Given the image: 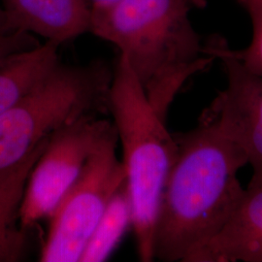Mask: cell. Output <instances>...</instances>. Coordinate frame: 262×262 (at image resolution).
Here are the masks:
<instances>
[{
	"mask_svg": "<svg viewBox=\"0 0 262 262\" xmlns=\"http://www.w3.org/2000/svg\"><path fill=\"white\" fill-rule=\"evenodd\" d=\"M173 135L177 154L159 203L154 257L186 262L242 199L246 188L237 174L248 159L204 111L194 128Z\"/></svg>",
	"mask_w": 262,
	"mask_h": 262,
	"instance_id": "1",
	"label": "cell"
},
{
	"mask_svg": "<svg viewBox=\"0 0 262 262\" xmlns=\"http://www.w3.org/2000/svg\"><path fill=\"white\" fill-rule=\"evenodd\" d=\"M89 115L57 131L32 169L19 211V224L29 229L51 219L67 192L104 144L118 135L114 123Z\"/></svg>",
	"mask_w": 262,
	"mask_h": 262,
	"instance_id": "5",
	"label": "cell"
},
{
	"mask_svg": "<svg viewBox=\"0 0 262 262\" xmlns=\"http://www.w3.org/2000/svg\"><path fill=\"white\" fill-rule=\"evenodd\" d=\"M4 27H5V13L2 6L0 5V32H4Z\"/></svg>",
	"mask_w": 262,
	"mask_h": 262,
	"instance_id": "16",
	"label": "cell"
},
{
	"mask_svg": "<svg viewBox=\"0 0 262 262\" xmlns=\"http://www.w3.org/2000/svg\"><path fill=\"white\" fill-rule=\"evenodd\" d=\"M5 13L4 32L35 33L63 44L90 32L89 0H0Z\"/></svg>",
	"mask_w": 262,
	"mask_h": 262,
	"instance_id": "8",
	"label": "cell"
},
{
	"mask_svg": "<svg viewBox=\"0 0 262 262\" xmlns=\"http://www.w3.org/2000/svg\"><path fill=\"white\" fill-rule=\"evenodd\" d=\"M92 4V6H101V5H108L112 4L120 0H89Z\"/></svg>",
	"mask_w": 262,
	"mask_h": 262,
	"instance_id": "15",
	"label": "cell"
},
{
	"mask_svg": "<svg viewBox=\"0 0 262 262\" xmlns=\"http://www.w3.org/2000/svg\"><path fill=\"white\" fill-rule=\"evenodd\" d=\"M49 141L16 166L0 173V262L19 261L28 250V229L19 224V207L28 177Z\"/></svg>",
	"mask_w": 262,
	"mask_h": 262,
	"instance_id": "10",
	"label": "cell"
},
{
	"mask_svg": "<svg viewBox=\"0 0 262 262\" xmlns=\"http://www.w3.org/2000/svg\"><path fill=\"white\" fill-rule=\"evenodd\" d=\"M262 262V186L248 187L225 225L186 262Z\"/></svg>",
	"mask_w": 262,
	"mask_h": 262,
	"instance_id": "9",
	"label": "cell"
},
{
	"mask_svg": "<svg viewBox=\"0 0 262 262\" xmlns=\"http://www.w3.org/2000/svg\"><path fill=\"white\" fill-rule=\"evenodd\" d=\"M113 69L95 59L60 60L40 82L0 115V173L19 164L57 131L89 115L109 111Z\"/></svg>",
	"mask_w": 262,
	"mask_h": 262,
	"instance_id": "4",
	"label": "cell"
},
{
	"mask_svg": "<svg viewBox=\"0 0 262 262\" xmlns=\"http://www.w3.org/2000/svg\"><path fill=\"white\" fill-rule=\"evenodd\" d=\"M203 52L221 60L227 78L226 88L204 112L245 154L253 169L248 187L262 186V77L249 71L231 54L224 38L206 41Z\"/></svg>",
	"mask_w": 262,
	"mask_h": 262,
	"instance_id": "7",
	"label": "cell"
},
{
	"mask_svg": "<svg viewBox=\"0 0 262 262\" xmlns=\"http://www.w3.org/2000/svg\"><path fill=\"white\" fill-rule=\"evenodd\" d=\"M59 46L47 40L43 45L0 61V115L17 103L60 60Z\"/></svg>",
	"mask_w": 262,
	"mask_h": 262,
	"instance_id": "11",
	"label": "cell"
},
{
	"mask_svg": "<svg viewBox=\"0 0 262 262\" xmlns=\"http://www.w3.org/2000/svg\"><path fill=\"white\" fill-rule=\"evenodd\" d=\"M239 1L251 16L253 38L246 49L239 51L230 49V52L249 71L262 77V0Z\"/></svg>",
	"mask_w": 262,
	"mask_h": 262,
	"instance_id": "13",
	"label": "cell"
},
{
	"mask_svg": "<svg viewBox=\"0 0 262 262\" xmlns=\"http://www.w3.org/2000/svg\"><path fill=\"white\" fill-rule=\"evenodd\" d=\"M40 42L28 32H0V61L4 58L40 46Z\"/></svg>",
	"mask_w": 262,
	"mask_h": 262,
	"instance_id": "14",
	"label": "cell"
},
{
	"mask_svg": "<svg viewBox=\"0 0 262 262\" xmlns=\"http://www.w3.org/2000/svg\"><path fill=\"white\" fill-rule=\"evenodd\" d=\"M203 0H120L92 6L90 32L120 50L150 105L166 121L171 104L191 76L215 59L188 13Z\"/></svg>",
	"mask_w": 262,
	"mask_h": 262,
	"instance_id": "2",
	"label": "cell"
},
{
	"mask_svg": "<svg viewBox=\"0 0 262 262\" xmlns=\"http://www.w3.org/2000/svg\"><path fill=\"white\" fill-rule=\"evenodd\" d=\"M109 111L122 142L138 257L152 261L159 203L176 159L177 143L122 55L113 69Z\"/></svg>",
	"mask_w": 262,
	"mask_h": 262,
	"instance_id": "3",
	"label": "cell"
},
{
	"mask_svg": "<svg viewBox=\"0 0 262 262\" xmlns=\"http://www.w3.org/2000/svg\"><path fill=\"white\" fill-rule=\"evenodd\" d=\"M132 225V206L126 180L116 191L95 226L79 261H105Z\"/></svg>",
	"mask_w": 262,
	"mask_h": 262,
	"instance_id": "12",
	"label": "cell"
},
{
	"mask_svg": "<svg viewBox=\"0 0 262 262\" xmlns=\"http://www.w3.org/2000/svg\"><path fill=\"white\" fill-rule=\"evenodd\" d=\"M118 135L95 152L51 216L40 261L76 262L116 191L126 180L117 156Z\"/></svg>",
	"mask_w": 262,
	"mask_h": 262,
	"instance_id": "6",
	"label": "cell"
}]
</instances>
